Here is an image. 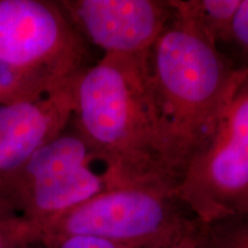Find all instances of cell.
<instances>
[{"label": "cell", "mask_w": 248, "mask_h": 248, "mask_svg": "<svg viewBox=\"0 0 248 248\" xmlns=\"http://www.w3.org/2000/svg\"><path fill=\"white\" fill-rule=\"evenodd\" d=\"M148 55L104 54L80 73L71 123L106 161L117 184L177 190Z\"/></svg>", "instance_id": "cell-1"}, {"label": "cell", "mask_w": 248, "mask_h": 248, "mask_svg": "<svg viewBox=\"0 0 248 248\" xmlns=\"http://www.w3.org/2000/svg\"><path fill=\"white\" fill-rule=\"evenodd\" d=\"M148 63L170 164L179 183L186 161L237 68L176 11L151 48Z\"/></svg>", "instance_id": "cell-2"}, {"label": "cell", "mask_w": 248, "mask_h": 248, "mask_svg": "<svg viewBox=\"0 0 248 248\" xmlns=\"http://www.w3.org/2000/svg\"><path fill=\"white\" fill-rule=\"evenodd\" d=\"M86 59V42L58 1L0 0V104L66 84Z\"/></svg>", "instance_id": "cell-3"}, {"label": "cell", "mask_w": 248, "mask_h": 248, "mask_svg": "<svg viewBox=\"0 0 248 248\" xmlns=\"http://www.w3.org/2000/svg\"><path fill=\"white\" fill-rule=\"evenodd\" d=\"M199 223L175 187L126 185L30 230L32 245L78 235L129 248H164L193 237Z\"/></svg>", "instance_id": "cell-4"}, {"label": "cell", "mask_w": 248, "mask_h": 248, "mask_svg": "<svg viewBox=\"0 0 248 248\" xmlns=\"http://www.w3.org/2000/svg\"><path fill=\"white\" fill-rule=\"evenodd\" d=\"M177 193L202 224L248 214V68L232 74L186 161Z\"/></svg>", "instance_id": "cell-5"}, {"label": "cell", "mask_w": 248, "mask_h": 248, "mask_svg": "<svg viewBox=\"0 0 248 248\" xmlns=\"http://www.w3.org/2000/svg\"><path fill=\"white\" fill-rule=\"evenodd\" d=\"M117 186L106 161L70 122L0 183V208L35 229Z\"/></svg>", "instance_id": "cell-6"}, {"label": "cell", "mask_w": 248, "mask_h": 248, "mask_svg": "<svg viewBox=\"0 0 248 248\" xmlns=\"http://www.w3.org/2000/svg\"><path fill=\"white\" fill-rule=\"evenodd\" d=\"M58 4L83 39L104 54L148 53L175 16L172 1L161 0H62Z\"/></svg>", "instance_id": "cell-7"}, {"label": "cell", "mask_w": 248, "mask_h": 248, "mask_svg": "<svg viewBox=\"0 0 248 248\" xmlns=\"http://www.w3.org/2000/svg\"><path fill=\"white\" fill-rule=\"evenodd\" d=\"M79 75L42 94L0 104V183L71 122Z\"/></svg>", "instance_id": "cell-8"}, {"label": "cell", "mask_w": 248, "mask_h": 248, "mask_svg": "<svg viewBox=\"0 0 248 248\" xmlns=\"http://www.w3.org/2000/svg\"><path fill=\"white\" fill-rule=\"evenodd\" d=\"M241 0H191L172 1L176 13L222 47L228 38L232 18Z\"/></svg>", "instance_id": "cell-9"}, {"label": "cell", "mask_w": 248, "mask_h": 248, "mask_svg": "<svg viewBox=\"0 0 248 248\" xmlns=\"http://www.w3.org/2000/svg\"><path fill=\"white\" fill-rule=\"evenodd\" d=\"M198 248H248V214L212 223H199Z\"/></svg>", "instance_id": "cell-10"}, {"label": "cell", "mask_w": 248, "mask_h": 248, "mask_svg": "<svg viewBox=\"0 0 248 248\" xmlns=\"http://www.w3.org/2000/svg\"><path fill=\"white\" fill-rule=\"evenodd\" d=\"M235 68H248V0H241L229 29L228 38L221 47Z\"/></svg>", "instance_id": "cell-11"}, {"label": "cell", "mask_w": 248, "mask_h": 248, "mask_svg": "<svg viewBox=\"0 0 248 248\" xmlns=\"http://www.w3.org/2000/svg\"><path fill=\"white\" fill-rule=\"evenodd\" d=\"M30 225L20 217L0 208V248H30Z\"/></svg>", "instance_id": "cell-12"}, {"label": "cell", "mask_w": 248, "mask_h": 248, "mask_svg": "<svg viewBox=\"0 0 248 248\" xmlns=\"http://www.w3.org/2000/svg\"><path fill=\"white\" fill-rule=\"evenodd\" d=\"M30 248H129L108 241L90 237H64L54 240L42 241L32 245Z\"/></svg>", "instance_id": "cell-13"}, {"label": "cell", "mask_w": 248, "mask_h": 248, "mask_svg": "<svg viewBox=\"0 0 248 248\" xmlns=\"http://www.w3.org/2000/svg\"><path fill=\"white\" fill-rule=\"evenodd\" d=\"M164 248H198L197 241H195V234L193 237L187 238V239L181 241V243L172 245V246L164 247Z\"/></svg>", "instance_id": "cell-14"}]
</instances>
